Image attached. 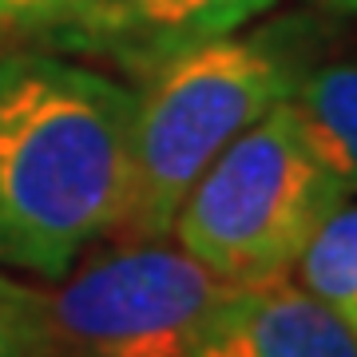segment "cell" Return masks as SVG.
<instances>
[{
	"label": "cell",
	"mask_w": 357,
	"mask_h": 357,
	"mask_svg": "<svg viewBox=\"0 0 357 357\" xmlns=\"http://www.w3.org/2000/svg\"><path fill=\"white\" fill-rule=\"evenodd\" d=\"M84 0H0V48L44 40L76 13Z\"/></svg>",
	"instance_id": "cell-10"
},
{
	"label": "cell",
	"mask_w": 357,
	"mask_h": 357,
	"mask_svg": "<svg viewBox=\"0 0 357 357\" xmlns=\"http://www.w3.org/2000/svg\"><path fill=\"white\" fill-rule=\"evenodd\" d=\"M306 64L310 36L302 24H278L206 40L139 76L128 199L107 243L167 238L199 175L246 128L290 100Z\"/></svg>",
	"instance_id": "cell-2"
},
{
	"label": "cell",
	"mask_w": 357,
	"mask_h": 357,
	"mask_svg": "<svg viewBox=\"0 0 357 357\" xmlns=\"http://www.w3.org/2000/svg\"><path fill=\"white\" fill-rule=\"evenodd\" d=\"M278 0H84L44 44L147 76L206 40L243 32Z\"/></svg>",
	"instance_id": "cell-5"
},
{
	"label": "cell",
	"mask_w": 357,
	"mask_h": 357,
	"mask_svg": "<svg viewBox=\"0 0 357 357\" xmlns=\"http://www.w3.org/2000/svg\"><path fill=\"white\" fill-rule=\"evenodd\" d=\"M0 357H68L44 290L0 274Z\"/></svg>",
	"instance_id": "cell-9"
},
{
	"label": "cell",
	"mask_w": 357,
	"mask_h": 357,
	"mask_svg": "<svg viewBox=\"0 0 357 357\" xmlns=\"http://www.w3.org/2000/svg\"><path fill=\"white\" fill-rule=\"evenodd\" d=\"M286 103L321 167L357 195V56L310 60Z\"/></svg>",
	"instance_id": "cell-7"
},
{
	"label": "cell",
	"mask_w": 357,
	"mask_h": 357,
	"mask_svg": "<svg viewBox=\"0 0 357 357\" xmlns=\"http://www.w3.org/2000/svg\"><path fill=\"white\" fill-rule=\"evenodd\" d=\"M318 8H330V13H345V16H357V0H314Z\"/></svg>",
	"instance_id": "cell-11"
},
{
	"label": "cell",
	"mask_w": 357,
	"mask_h": 357,
	"mask_svg": "<svg viewBox=\"0 0 357 357\" xmlns=\"http://www.w3.org/2000/svg\"><path fill=\"white\" fill-rule=\"evenodd\" d=\"M342 199V183L310 151L290 103H278L199 175L171 234L234 286L290 278L310 234Z\"/></svg>",
	"instance_id": "cell-3"
},
{
	"label": "cell",
	"mask_w": 357,
	"mask_h": 357,
	"mask_svg": "<svg viewBox=\"0 0 357 357\" xmlns=\"http://www.w3.org/2000/svg\"><path fill=\"white\" fill-rule=\"evenodd\" d=\"M234 282L178 243H112L48 294L68 357H195Z\"/></svg>",
	"instance_id": "cell-4"
},
{
	"label": "cell",
	"mask_w": 357,
	"mask_h": 357,
	"mask_svg": "<svg viewBox=\"0 0 357 357\" xmlns=\"http://www.w3.org/2000/svg\"><path fill=\"white\" fill-rule=\"evenodd\" d=\"M290 278L357 333V203L349 195L310 234Z\"/></svg>",
	"instance_id": "cell-8"
},
{
	"label": "cell",
	"mask_w": 357,
	"mask_h": 357,
	"mask_svg": "<svg viewBox=\"0 0 357 357\" xmlns=\"http://www.w3.org/2000/svg\"><path fill=\"white\" fill-rule=\"evenodd\" d=\"M135 91L52 52H0V266L60 282L112 238Z\"/></svg>",
	"instance_id": "cell-1"
},
{
	"label": "cell",
	"mask_w": 357,
	"mask_h": 357,
	"mask_svg": "<svg viewBox=\"0 0 357 357\" xmlns=\"http://www.w3.org/2000/svg\"><path fill=\"white\" fill-rule=\"evenodd\" d=\"M195 357H357V333L294 278L234 286Z\"/></svg>",
	"instance_id": "cell-6"
}]
</instances>
